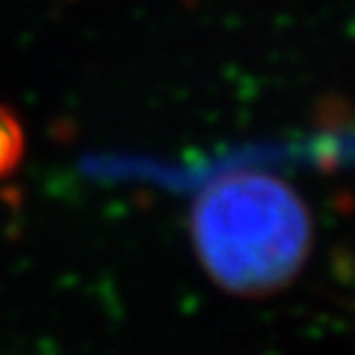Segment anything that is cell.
Segmentation results:
<instances>
[{"mask_svg":"<svg viewBox=\"0 0 355 355\" xmlns=\"http://www.w3.org/2000/svg\"><path fill=\"white\" fill-rule=\"evenodd\" d=\"M190 237L214 284L240 297H266L305 268L313 218L284 179L234 171L208 182L195 198Z\"/></svg>","mask_w":355,"mask_h":355,"instance_id":"cell-1","label":"cell"},{"mask_svg":"<svg viewBox=\"0 0 355 355\" xmlns=\"http://www.w3.org/2000/svg\"><path fill=\"white\" fill-rule=\"evenodd\" d=\"M24 155V129L19 119L0 105V179L11 177Z\"/></svg>","mask_w":355,"mask_h":355,"instance_id":"cell-2","label":"cell"}]
</instances>
